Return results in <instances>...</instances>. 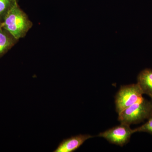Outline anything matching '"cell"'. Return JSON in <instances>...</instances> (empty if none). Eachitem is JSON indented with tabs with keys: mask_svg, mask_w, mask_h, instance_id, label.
<instances>
[{
	"mask_svg": "<svg viewBox=\"0 0 152 152\" xmlns=\"http://www.w3.org/2000/svg\"><path fill=\"white\" fill-rule=\"evenodd\" d=\"M148 121L143 125L133 129L134 133L147 132L152 134V115L148 119Z\"/></svg>",
	"mask_w": 152,
	"mask_h": 152,
	"instance_id": "obj_9",
	"label": "cell"
},
{
	"mask_svg": "<svg viewBox=\"0 0 152 152\" xmlns=\"http://www.w3.org/2000/svg\"><path fill=\"white\" fill-rule=\"evenodd\" d=\"M2 28V23H0V29Z\"/></svg>",
	"mask_w": 152,
	"mask_h": 152,
	"instance_id": "obj_10",
	"label": "cell"
},
{
	"mask_svg": "<svg viewBox=\"0 0 152 152\" xmlns=\"http://www.w3.org/2000/svg\"><path fill=\"white\" fill-rule=\"evenodd\" d=\"M152 115H151V116H152Z\"/></svg>",
	"mask_w": 152,
	"mask_h": 152,
	"instance_id": "obj_11",
	"label": "cell"
},
{
	"mask_svg": "<svg viewBox=\"0 0 152 152\" xmlns=\"http://www.w3.org/2000/svg\"><path fill=\"white\" fill-rule=\"evenodd\" d=\"M93 136L90 134H80L72 136L63 140L54 152H73L78 149L84 143Z\"/></svg>",
	"mask_w": 152,
	"mask_h": 152,
	"instance_id": "obj_5",
	"label": "cell"
},
{
	"mask_svg": "<svg viewBox=\"0 0 152 152\" xmlns=\"http://www.w3.org/2000/svg\"><path fill=\"white\" fill-rule=\"evenodd\" d=\"M137 83L143 94L149 96L152 100V69H145L137 76Z\"/></svg>",
	"mask_w": 152,
	"mask_h": 152,
	"instance_id": "obj_6",
	"label": "cell"
},
{
	"mask_svg": "<svg viewBox=\"0 0 152 152\" xmlns=\"http://www.w3.org/2000/svg\"><path fill=\"white\" fill-rule=\"evenodd\" d=\"M144 94L137 83L121 86L115 96L116 111L120 113L125 109L143 99Z\"/></svg>",
	"mask_w": 152,
	"mask_h": 152,
	"instance_id": "obj_3",
	"label": "cell"
},
{
	"mask_svg": "<svg viewBox=\"0 0 152 152\" xmlns=\"http://www.w3.org/2000/svg\"><path fill=\"white\" fill-rule=\"evenodd\" d=\"M16 0H0V18L4 17Z\"/></svg>",
	"mask_w": 152,
	"mask_h": 152,
	"instance_id": "obj_8",
	"label": "cell"
},
{
	"mask_svg": "<svg viewBox=\"0 0 152 152\" xmlns=\"http://www.w3.org/2000/svg\"><path fill=\"white\" fill-rule=\"evenodd\" d=\"M2 28L0 29V57L4 54L12 45V39Z\"/></svg>",
	"mask_w": 152,
	"mask_h": 152,
	"instance_id": "obj_7",
	"label": "cell"
},
{
	"mask_svg": "<svg viewBox=\"0 0 152 152\" xmlns=\"http://www.w3.org/2000/svg\"><path fill=\"white\" fill-rule=\"evenodd\" d=\"M152 102L143 99L118 114L121 123L129 126L138 124L152 115Z\"/></svg>",
	"mask_w": 152,
	"mask_h": 152,
	"instance_id": "obj_2",
	"label": "cell"
},
{
	"mask_svg": "<svg viewBox=\"0 0 152 152\" xmlns=\"http://www.w3.org/2000/svg\"></svg>",
	"mask_w": 152,
	"mask_h": 152,
	"instance_id": "obj_12",
	"label": "cell"
},
{
	"mask_svg": "<svg viewBox=\"0 0 152 152\" xmlns=\"http://www.w3.org/2000/svg\"><path fill=\"white\" fill-rule=\"evenodd\" d=\"M2 28L15 39L23 37L30 28V22L26 16L18 7L16 1L4 17Z\"/></svg>",
	"mask_w": 152,
	"mask_h": 152,
	"instance_id": "obj_1",
	"label": "cell"
},
{
	"mask_svg": "<svg viewBox=\"0 0 152 152\" xmlns=\"http://www.w3.org/2000/svg\"><path fill=\"white\" fill-rule=\"evenodd\" d=\"M133 134L130 126L121 123L118 126L99 133L98 136L106 139L110 143L123 147L129 142Z\"/></svg>",
	"mask_w": 152,
	"mask_h": 152,
	"instance_id": "obj_4",
	"label": "cell"
}]
</instances>
